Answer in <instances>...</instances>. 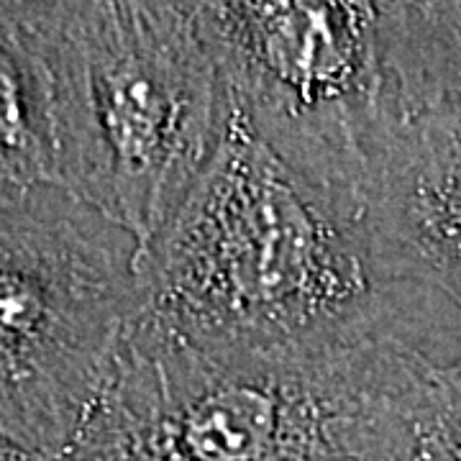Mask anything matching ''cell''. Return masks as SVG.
Instances as JSON below:
<instances>
[{
  "mask_svg": "<svg viewBox=\"0 0 461 461\" xmlns=\"http://www.w3.org/2000/svg\"><path fill=\"white\" fill-rule=\"evenodd\" d=\"M133 329L213 359H305L415 341L357 205L303 177L241 115L180 211L136 249Z\"/></svg>",
  "mask_w": 461,
  "mask_h": 461,
  "instance_id": "1",
  "label": "cell"
},
{
  "mask_svg": "<svg viewBox=\"0 0 461 461\" xmlns=\"http://www.w3.org/2000/svg\"><path fill=\"white\" fill-rule=\"evenodd\" d=\"M51 77L57 187L141 249L230 126L205 3H36Z\"/></svg>",
  "mask_w": 461,
  "mask_h": 461,
  "instance_id": "2",
  "label": "cell"
},
{
  "mask_svg": "<svg viewBox=\"0 0 461 461\" xmlns=\"http://www.w3.org/2000/svg\"><path fill=\"white\" fill-rule=\"evenodd\" d=\"M415 346L213 359L129 329L69 461H408Z\"/></svg>",
  "mask_w": 461,
  "mask_h": 461,
  "instance_id": "3",
  "label": "cell"
},
{
  "mask_svg": "<svg viewBox=\"0 0 461 461\" xmlns=\"http://www.w3.org/2000/svg\"><path fill=\"white\" fill-rule=\"evenodd\" d=\"M108 230L59 187L0 198V433L65 459L136 313V247Z\"/></svg>",
  "mask_w": 461,
  "mask_h": 461,
  "instance_id": "4",
  "label": "cell"
},
{
  "mask_svg": "<svg viewBox=\"0 0 461 461\" xmlns=\"http://www.w3.org/2000/svg\"><path fill=\"white\" fill-rule=\"evenodd\" d=\"M233 111L303 177L362 211L405 129L393 3H205Z\"/></svg>",
  "mask_w": 461,
  "mask_h": 461,
  "instance_id": "5",
  "label": "cell"
},
{
  "mask_svg": "<svg viewBox=\"0 0 461 461\" xmlns=\"http://www.w3.org/2000/svg\"><path fill=\"white\" fill-rule=\"evenodd\" d=\"M362 215L382 280L436 333H461V103L395 133Z\"/></svg>",
  "mask_w": 461,
  "mask_h": 461,
  "instance_id": "6",
  "label": "cell"
},
{
  "mask_svg": "<svg viewBox=\"0 0 461 461\" xmlns=\"http://www.w3.org/2000/svg\"><path fill=\"white\" fill-rule=\"evenodd\" d=\"M57 187L51 77L36 3H0V198Z\"/></svg>",
  "mask_w": 461,
  "mask_h": 461,
  "instance_id": "7",
  "label": "cell"
},
{
  "mask_svg": "<svg viewBox=\"0 0 461 461\" xmlns=\"http://www.w3.org/2000/svg\"><path fill=\"white\" fill-rule=\"evenodd\" d=\"M408 461H461V336L415 346Z\"/></svg>",
  "mask_w": 461,
  "mask_h": 461,
  "instance_id": "8",
  "label": "cell"
},
{
  "mask_svg": "<svg viewBox=\"0 0 461 461\" xmlns=\"http://www.w3.org/2000/svg\"><path fill=\"white\" fill-rule=\"evenodd\" d=\"M0 461H69L65 456H57L50 451H41L36 446L23 444L14 436L0 433Z\"/></svg>",
  "mask_w": 461,
  "mask_h": 461,
  "instance_id": "9",
  "label": "cell"
}]
</instances>
